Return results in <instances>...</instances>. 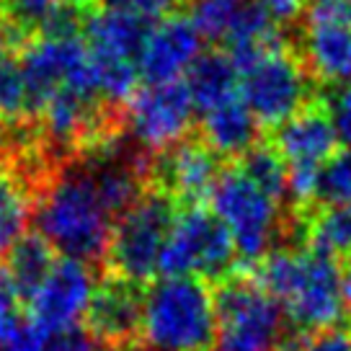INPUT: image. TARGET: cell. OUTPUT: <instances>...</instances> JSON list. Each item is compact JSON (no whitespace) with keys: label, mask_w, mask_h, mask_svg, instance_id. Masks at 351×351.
Returning <instances> with one entry per match:
<instances>
[{"label":"cell","mask_w":351,"mask_h":351,"mask_svg":"<svg viewBox=\"0 0 351 351\" xmlns=\"http://www.w3.org/2000/svg\"><path fill=\"white\" fill-rule=\"evenodd\" d=\"M318 199L326 204L351 207V150L336 155L320 173Z\"/></svg>","instance_id":"cell-25"},{"label":"cell","mask_w":351,"mask_h":351,"mask_svg":"<svg viewBox=\"0 0 351 351\" xmlns=\"http://www.w3.org/2000/svg\"><path fill=\"white\" fill-rule=\"evenodd\" d=\"M251 0H189V21L202 39L225 44Z\"/></svg>","instance_id":"cell-24"},{"label":"cell","mask_w":351,"mask_h":351,"mask_svg":"<svg viewBox=\"0 0 351 351\" xmlns=\"http://www.w3.org/2000/svg\"><path fill=\"white\" fill-rule=\"evenodd\" d=\"M235 258L238 251L225 225L209 209L186 207L176 212L158 271L163 276L225 282Z\"/></svg>","instance_id":"cell-10"},{"label":"cell","mask_w":351,"mask_h":351,"mask_svg":"<svg viewBox=\"0 0 351 351\" xmlns=\"http://www.w3.org/2000/svg\"><path fill=\"white\" fill-rule=\"evenodd\" d=\"M219 171L222 168L217 165V155L207 145L197 140H184L171 150H165L163 160L158 163L160 191L173 202L199 207L209 197Z\"/></svg>","instance_id":"cell-16"},{"label":"cell","mask_w":351,"mask_h":351,"mask_svg":"<svg viewBox=\"0 0 351 351\" xmlns=\"http://www.w3.org/2000/svg\"><path fill=\"white\" fill-rule=\"evenodd\" d=\"M238 168L279 204L289 197V171L274 145L256 143L248 153L238 158Z\"/></svg>","instance_id":"cell-23"},{"label":"cell","mask_w":351,"mask_h":351,"mask_svg":"<svg viewBox=\"0 0 351 351\" xmlns=\"http://www.w3.org/2000/svg\"><path fill=\"white\" fill-rule=\"evenodd\" d=\"M0 276L11 289L19 302H26L42 285L49 269L55 266V251L39 238V235H23L21 241L13 245L8 256L3 258Z\"/></svg>","instance_id":"cell-19"},{"label":"cell","mask_w":351,"mask_h":351,"mask_svg":"<svg viewBox=\"0 0 351 351\" xmlns=\"http://www.w3.org/2000/svg\"><path fill=\"white\" fill-rule=\"evenodd\" d=\"M0 114L3 117H21L26 114V86L19 60L0 49Z\"/></svg>","instance_id":"cell-27"},{"label":"cell","mask_w":351,"mask_h":351,"mask_svg":"<svg viewBox=\"0 0 351 351\" xmlns=\"http://www.w3.org/2000/svg\"><path fill=\"white\" fill-rule=\"evenodd\" d=\"M101 3L109 11L130 13V16H137L143 21L155 23L165 16H171V11L178 8L184 0H101Z\"/></svg>","instance_id":"cell-28"},{"label":"cell","mask_w":351,"mask_h":351,"mask_svg":"<svg viewBox=\"0 0 351 351\" xmlns=\"http://www.w3.org/2000/svg\"><path fill=\"white\" fill-rule=\"evenodd\" d=\"M343 300L351 307V253L346 256V271H343Z\"/></svg>","instance_id":"cell-32"},{"label":"cell","mask_w":351,"mask_h":351,"mask_svg":"<svg viewBox=\"0 0 351 351\" xmlns=\"http://www.w3.org/2000/svg\"><path fill=\"white\" fill-rule=\"evenodd\" d=\"M194 117L197 111L184 80L137 88L124 109L130 137L147 153H165L184 143Z\"/></svg>","instance_id":"cell-12"},{"label":"cell","mask_w":351,"mask_h":351,"mask_svg":"<svg viewBox=\"0 0 351 351\" xmlns=\"http://www.w3.org/2000/svg\"><path fill=\"white\" fill-rule=\"evenodd\" d=\"M96 351H117V349H109V346H99Z\"/></svg>","instance_id":"cell-33"},{"label":"cell","mask_w":351,"mask_h":351,"mask_svg":"<svg viewBox=\"0 0 351 351\" xmlns=\"http://www.w3.org/2000/svg\"><path fill=\"white\" fill-rule=\"evenodd\" d=\"M215 295L202 279L163 276L143 292L137 343L147 351L215 349Z\"/></svg>","instance_id":"cell-3"},{"label":"cell","mask_w":351,"mask_h":351,"mask_svg":"<svg viewBox=\"0 0 351 351\" xmlns=\"http://www.w3.org/2000/svg\"><path fill=\"white\" fill-rule=\"evenodd\" d=\"M215 349L212 351H279L285 339V313L253 276L225 279L215 292Z\"/></svg>","instance_id":"cell-5"},{"label":"cell","mask_w":351,"mask_h":351,"mask_svg":"<svg viewBox=\"0 0 351 351\" xmlns=\"http://www.w3.org/2000/svg\"><path fill=\"white\" fill-rule=\"evenodd\" d=\"M279 351H351V326H333L315 333H300L285 336Z\"/></svg>","instance_id":"cell-26"},{"label":"cell","mask_w":351,"mask_h":351,"mask_svg":"<svg viewBox=\"0 0 351 351\" xmlns=\"http://www.w3.org/2000/svg\"><path fill=\"white\" fill-rule=\"evenodd\" d=\"M235 70L241 99L258 127H282L287 119L307 109L310 73L285 44L266 49Z\"/></svg>","instance_id":"cell-9"},{"label":"cell","mask_w":351,"mask_h":351,"mask_svg":"<svg viewBox=\"0 0 351 351\" xmlns=\"http://www.w3.org/2000/svg\"><path fill=\"white\" fill-rule=\"evenodd\" d=\"M307 73L328 86H351V23L305 21L302 36Z\"/></svg>","instance_id":"cell-17"},{"label":"cell","mask_w":351,"mask_h":351,"mask_svg":"<svg viewBox=\"0 0 351 351\" xmlns=\"http://www.w3.org/2000/svg\"><path fill=\"white\" fill-rule=\"evenodd\" d=\"M143 292L145 287L109 274L93 289L86 313V330L109 349H124L137 343L143 318Z\"/></svg>","instance_id":"cell-15"},{"label":"cell","mask_w":351,"mask_h":351,"mask_svg":"<svg viewBox=\"0 0 351 351\" xmlns=\"http://www.w3.org/2000/svg\"><path fill=\"white\" fill-rule=\"evenodd\" d=\"M173 199L160 189L145 191L111 228L106 266L111 276L143 287L158 274L168 232L173 225Z\"/></svg>","instance_id":"cell-6"},{"label":"cell","mask_w":351,"mask_h":351,"mask_svg":"<svg viewBox=\"0 0 351 351\" xmlns=\"http://www.w3.org/2000/svg\"><path fill=\"white\" fill-rule=\"evenodd\" d=\"M305 248L328 256L346 258L351 253V207L323 204L318 212L305 217Z\"/></svg>","instance_id":"cell-21"},{"label":"cell","mask_w":351,"mask_h":351,"mask_svg":"<svg viewBox=\"0 0 351 351\" xmlns=\"http://www.w3.org/2000/svg\"><path fill=\"white\" fill-rule=\"evenodd\" d=\"M253 279L274 297L300 333L339 326L343 318V271L310 248H274L253 269Z\"/></svg>","instance_id":"cell-2"},{"label":"cell","mask_w":351,"mask_h":351,"mask_svg":"<svg viewBox=\"0 0 351 351\" xmlns=\"http://www.w3.org/2000/svg\"><path fill=\"white\" fill-rule=\"evenodd\" d=\"M199 121H202V143L215 155L241 158L256 145L258 137V121L253 119L248 106L243 104L241 93L199 114Z\"/></svg>","instance_id":"cell-18"},{"label":"cell","mask_w":351,"mask_h":351,"mask_svg":"<svg viewBox=\"0 0 351 351\" xmlns=\"http://www.w3.org/2000/svg\"><path fill=\"white\" fill-rule=\"evenodd\" d=\"M305 3L307 0H261V5L269 11L276 26L297 21L305 13Z\"/></svg>","instance_id":"cell-30"},{"label":"cell","mask_w":351,"mask_h":351,"mask_svg":"<svg viewBox=\"0 0 351 351\" xmlns=\"http://www.w3.org/2000/svg\"><path fill=\"white\" fill-rule=\"evenodd\" d=\"M19 67L26 86V114L32 117L60 93H83L101 101L93 62L77 34L36 36L23 47Z\"/></svg>","instance_id":"cell-8"},{"label":"cell","mask_w":351,"mask_h":351,"mask_svg":"<svg viewBox=\"0 0 351 351\" xmlns=\"http://www.w3.org/2000/svg\"><path fill=\"white\" fill-rule=\"evenodd\" d=\"M184 83L189 88V96H191L197 117L241 93V88H238V70H235L232 60L225 52H207V55H202L194 62V67L186 73Z\"/></svg>","instance_id":"cell-20"},{"label":"cell","mask_w":351,"mask_h":351,"mask_svg":"<svg viewBox=\"0 0 351 351\" xmlns=\"http://www.w3.org/2000/svg\"><path fill=\"white\" fill-rule=\"evenodd\" d=\"M16 313H21V302L16 300L8 285H5V279L0 276V323H5L8 318H13Z\"/></svg>","instance_id":"cell-31"},{"label":"cell","mask_w":351,"mask_h":351,"mask_svg":"<svg viewBox=\"0 0 351 351\" xmlns=\"http://www.w3.org/2000/svg\"><path fill=\"white\" fill-rule=\"evenodd\" d=\"M209 212L230 232L243 263L261 261L274 251L282 232V204L253 184L238 165L222 168L209 191Z\"/></svg>","instance_id":"cell-4"},{"label":"cell","mask_w":351,"mask_h":351,"mask_svg":"<svg viewBox=\"0 0 351 351\" xmlns=\"http://www.w3.org/2000/svg\"><path fill=\"white\" fill-rule=\"evenodd\" d=\"M93 289L96 276L88 263L60 258L36 292L26 300V320L44 339L70 333L80 326V320H86Z\"/></svg>","instance_id":"cell-13"},{"label":"cell","mask_w":351,"mask_h":351,"mask_svg":"<svg viewBox=\"0 0 351 351\" xmlns=\"http://www.w3.org/2000/svg\"><path fill=\"white\" fill-rule=\"evenodd\" d=\"M328 117L336 130L339 143H343L351 150V86L339 88L328 101Z\"/></svg>","instance_id":"cell-29"},{"label":"cell","mask_w":351,"mask_h":351,"mask_svg":"<svg viewBox=\"0 0 351 351\" xmlns=\"http://www.w3.org/2000/svg\"><path fill=\"white\" fill-rule=\"evenodd\" d=\"M32 217V194L19 173L0 168V258H5L23 238L26 222Z\"/></svg>","instance_id":"cell-22"},{"label":"cell","mask_w":351,"mask_h":351,"mask_svg":"<svg viewBox=\"0 0 351 351\" xmlns=\"http://www.w3.org/2000/svg\"><path fill=\"white\" fill-rule=\"evenodd\" d=\"M150 26H153L150 21L109 8L88 19L83 42L93 62L104 106H121V104L127 106V101L134 96L140 80L137 60Z\"/></svg>","instance_id":"cell-7"},{"label":"cell","mask_w":351,"mask_h":351,"mask_svg":"<svg viewBox=\"0 0 351 351\" xmlns=\"http://www.w3.org/2000/svg\"><path fill=\"white\" fill-rule=\"evenodd\" d=\"M36 235L62 258L96 263L106 258L117 219L104 207L86 163H73L44 181L34 207Z\"/></svg>","instance_id":"cell-1"},{"label":"cell","mask_w":351,"mask_h":351,"mask_svg":"<svg viewBox=\"0 0 351 351\" xmlns=\"http://www.w3.org/2000/svg\"><path fill=\"white\" fill-rule=\"evenodd\" d=\"M339 137L323 106H307L287 119L274 137V150L289 171V197L307 204L318 199V181L323 168L336 158Z\"/></svg>","instance_id":"cell-11"},{"label":"cell","mask_w":351,"mask_h":351,"mask_svg":"<svg viewBox=\"0 0 351 351\" xmlns=\"http://www.w3.org/2000/svg\"><path fill=\"white\" fill-rule=\"evenodd\" d=\"M202 36L189 21V16H165L150 26L137 60V73L145 86L176 83L202 57Z\"/></svg>","instance_id":"cell-14"}]
</instances>
